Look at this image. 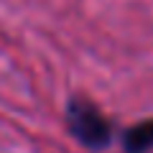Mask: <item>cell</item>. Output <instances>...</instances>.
I'll use <instances>...</instances> for the list:
<instances>
[{"label":"cell","mask_w":153,"mask_h":153,"mask_svg":"<svg viewBox=\"0 0 153 153\" xmlns=\"http://www.w3.org/2000/svg\"><path fill=\"white\" fill-rule=\"evenodd\" d=\"M125 153H153V120L138 123L123 133Z\"/></svg>","instance_id":"cell-2"},{"label":"cell","mask_w":153,"mask_h":153,"mask_svg":"<svg viewBox=\"0 0 153 153\" xmlns=\"http://www.w3.org/2000/svg\"><path fill=\"white\" fill-rule=\"evenodd\" d=\"M66 125H69V133L84 148H92V151H102L112 140V128H110L107 117L89 100H82V97L69 100V105H66Z\"/></svg>","instance_id":"cell-1"}]
</instances>
